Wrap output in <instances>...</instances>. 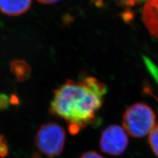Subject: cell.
Here are the masks:
<instances>
[{"mask_svg": "<svg viewBox=\"0 0 158 158\" xmlns=\"http://www.w3.org/2000/svg\"><path fill=\"white\" fill-rule=\"evenodd\" d=\"M19 103L20 101L17 96L16 94H12L10 97V104L13 106H18Z\"/></svg>", "mask_w": 158, "mask_h": 158, "instance_id": "cell-13", "label": "cell"}, {"mask_svg": "<svg viewBox=\"0 0 158 158\" xmlns=\"http://www.w3.org/2000/svg\"><path fill=\"white\" fill-rule=\"evenodd\" d=\"M155 124L156 115L154 111L144 103L132 105L123 115V128L132 137H144L150 134Z\"/></svg>", "mask_w": 158, "mask_h": 158, "instance_id": "cell-2", "label": "cell"}, {"mask_svg": "<svg viewBox=\"0 0 158 158\" xmlns=\"http://www.w3.org/2000/svg\"><path fill=\"white\" fill-rule=\"evenodd\" d=\"M65 139L64 128L55 123H47L41 125L34 138L38 150L50 157L57 156L63 152Z\"/></svg>", "mask_w": 158, "mask_h": 158, "instance_id": "cell-3", "label": "cell"}, {"mask_svg": "<svg viewBox=\"0 0 158 158\" xmlns=\"http://www.w3.org/2000/svg\"><path fill=\"white\" fill-rule=\"evenodd\" d=\"M4 141H6V140H5V138H4V135L0 134V143H2Z\"/></svg>", "mask_w": 158, "mask_h": 158, "instance_id": "cell-15", "label": "cell"}, {"mask_svg": "<svg viewBox=\"0 0 158 158\" xmlns=\"http://www.w3.org/2000/svg\"><path fill=\"white\" fill-rule=\"evenodd\" d=\"M143 19L149 31L158 37V0H147L143 11Z\"/></svg>", "mask_w": 158, "mask_h": 158, "instance_id": "cell-5", "label": "cell"}, {"mask_svg": "<svg viewBox=\"0 0 158 158\" xmlns=\"http://www.w3.org/2000/svg\"><path fill=\"white\" fill-rule=\"evenodd\" d=\"M145 0H117V3L121 7L129 10L141 4Z\"/></svg>", "mask_w": 158, "mask_h": 158, "instance_id": "cell-9", "label": "cell"}, {"mask_svg": "<svg viewBox=\"0 0 158 158\" xmlns=\"http://www.w3.org/2000/svg\"><path fill=\"white\" fill-rule=\"evenodd\" d=\"M11 71L19 82L27 81L31 77V68L24 60L17 59L11 62L10 65Z\"/></svg>", "mask_w": 158, "mask_h": 158, "instance_id": "cell-7", "label": "cell"}, {"mask_svg": "<svg viewBox=\"0 0 158 158\" xmlns=\"http://www.w3.org/2000/svg\"><path fill=\"white\" fill-rule=\"evenodd\" d=\"M32 0H0V12L7 16L16 17L28 11Z\"/></svg>", "mask_w": 158, "mask_h": 158, "instance_id": "cell-6", "label": "cell"}, {"mask_svg": "<svg viewBox=\"0 0 158 158\" xmlns=\"http://www.w3.org/2000/svg\"><path fill=\"white\" fill-rule=\"evenodd\" d=\"M148 142L153 152L158 157V125L155 126L150 132Z\"/></svg>", "mask_w": 158, "mask_h": 158, "instance_id": "cell-8", "label": "cell"}, {"mask_svg": "<svg viewBox=\"0 0 158 158\" xmlns=\"http://www.w3.org/2000/svg\"><path fill=\"white\" fill-rule=\"evenodd\" d=\"M10 98L6 94H0V111L6 110L9 107Z\"/></svg>", "mask_w": 158, "mask_h": 158, "instance_id": "cell-10", "label": "cell"}, {"mask_svg": "<svg viewBox=\"0 0 158 158\" xmlns=\"http://www.w3.org/2000/svg\"><path fill=\"white\" fill-rule=\"evenodd\" d=\"M80 158H103L101 155L98 154L95 152H88L84 154L80 157Z\"/></svg>", "mask_w": 158, "mask_h": 158, "instance_id": "cell-12", "label": "cell"}, {"mask_svg": "<svg viewBox=\"0 0 158 158\" xmlns=\"http://www.w3.org/2000/svg\"><path fill=\"white\" fill-rule=\"evenodd\" d=\"M9 154V148L6 141L0 143V157L5 158Z\"/></svg>", "mask_w": 158, "mask_h": 158, "instance_id": "cell-11", "label": "cell"}, {"mask_svg": "<svg viewBox=\"0 0 158 158\" xmlns=\"http://www.w3.org/2000/svg\"><path fill=\"white\" fill-rule=\"evenodd\" d=\"M36 1L43 4H53L58 2L59 0H36Z\"/></svg>", "mask_w": 158, "mask_h": 158, "instance_id": "cell-14", "label": "cell"}, {"mask_svg": "<svg viewBox=\"0 0 158 158\" xmlns=\"http://www.w3.org/2000/svg\"><path fill=\"white\" fill-rule=\"evenodd\" d=\"M107 91L105 84L92 76L68 80L54 91L49 113L66 121L69 132L76 135L95 119Z\"/></svg>", "mask_w": 158, "mask_h": 158, "instance_id": "cell-1", "label": "cell"}, {"mask_svg": "<svg viewBox=\"0 0 158 158\" xmlns=\"http://www.w3.org/2000/svg\"><path fill=\"white\" fill-rule=\"evenodd\" d=\"M128 144V136L123 128L111 125L103 131L100 139L102 152L112 156L121 154Z\"/></svg>", "mask_w": 158, "mask_h": 158, "instance_id": "cell-4", "label": "cell"}]
</instances>
